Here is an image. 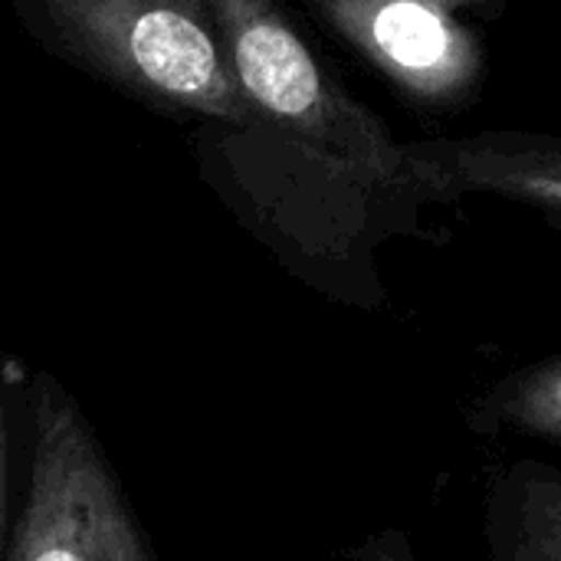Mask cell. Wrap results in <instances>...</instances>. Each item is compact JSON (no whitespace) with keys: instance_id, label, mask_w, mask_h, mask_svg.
<instances>
[{"instance_id":"cell-1","label":"cell","mask_w":561,"mask_h":561,"mask_svg":"<svg viewBox=\"0 0 561 561\" xmlns=\"http://www.w3.org/2000/svg\"><path fill=\"white\" fill-rule=\"evenodd\" d=\"M204 184L283 270L319 296L378 312L388 306L381 253L431 240L427 197L378 181L270 125H194Z\"/></svg>"},{"instance_id":"cell-2","label":"cell","mask_w":561,"mask_h":561,"mask_svg":"<svg viewBox=\"0 0 561 561\" xmlns=\"http://www.w3.org/2000/svg\"><path fill=\"white\" fill-rule=\"evenodd\" d=\"M53 59L148 112L191 125H256L207 0H10Z\"/></svg>"},{"instance_id":"cell-3","label":"cell","mask_w":561,"mask_h":561,"mask_svg":"<svg viewBox=\"0 0 561 561\" xmlns=\"http://www.w3.org/2000/svg\"><path fill=\"white\" fill-rule=\"evenodd\" d=\"M237 89L256 125L279 128L378 181L447 207L437 178L362 105L306 43L279 0H207Z\"/></svg>"},{"instance_id":"cell-4","label":"cell","mask_w":561,"mask_h":561,"mask_svg":"<svg viewBox=\"0 0 561 561\" xmlns=\"http://www.w3.org/2000/svg\"><path fill=\"white\" fill-rule=\"evenodd\" d=\"M421 115L470 108L490 79L493 30L519 0H299Z\"/></svg>"},{"instance_id":"cell-5","label":"cell","mask_w":561,"mask_h":561,"mask_svg":"<svg viewBox=\"0 0 561 561\" xmlns=\"http://www.w3.org/2000/svg\"><path fill=\"white\" fill-rule=\"evenodd\" d=\"M33 463L7 561H154L89 421L53 375L30 394Z\"/></svg>"},{"instance_id":"cell-6","label":"cell","mask_w":561,"mask_h":561,"mask_svg":"<svg viewBox=\"0 0 561 561\" xmlns=\"http://www.w3.org/2000/svg\"><path fill=\"white\" fill-rule=\"evenodd\" d=\"M408 151L437 178L450 204L493 194L529 207L561 230V135L486 128L457 138L408 141Z\"/></svg>"},{"instance_id":"cell-7","label":"cell","mask_w":561,"mask_h":561,"mask_svg":"<svg viewBox=\"0 0 561 561\" xmlns=\"http://www.w3.org/2000/svg\"><path fill=\"white\" fill-rule=\"evenodd\" d=\"M480 561H561V467L536 457L486 473Z\"/></svg>"},{"instance_id":"cell-8","label":"cell","mask_w":561,"mask_h":561,"mask_svg":"<svg viewBox=\"0 0 561 561\" xmlns=\"http://www.w3.org/2000/svg\"><path fill=\"white\" fill-rule=\"evenodd\" d=\"M467 424L480 437H526L561 447V352L523 365L467 408Z\"/></svg>"},{"instance_id":"cell-9","label":"cell","mask_w":561,"mask_h":561,"mask_svg":"<svg viewBox=\"0 0 561 561\" xmlns=\"http://www.w3.org/2000/svg\"><path fill=\"white\" fill-rule=\"evenodd\" d=\"M345 561H417L414 559V546L408 539V533L401 529H381L371 533L352 556Z\"/></svg>"},{"instance_id":"cell-10","label":"cell","mask_w":561,"mask_h":561,"mask_svg":"<svg viewBox=\"0 0 561 561\" xmlns=\"http://www.w3.org/2000/svg\"><path fill=\"white\" fill-rule=\"evenodd\" d=\"M3 519H7V408L0 391V549H3Z\"/></svg>"}]
</instances>
